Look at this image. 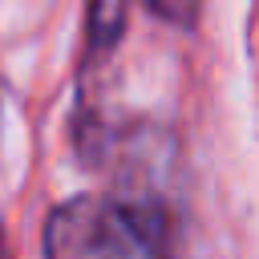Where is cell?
<instances>
[{
  "instance_id": "1",
  "label": "cell",
  "mask_w": 259,
  "mask_h": 259,
  "mask_svg": "<svg viewBox=\"0 0 259 259\" xmlns=\"http://www.w3.org/2000/svg\"><path fill=\"white\" fill-rule=\"evenodd\" d=\"M170 251V219L158 202L134 194H77L45 219V255H162Z\"/></svg>"
},
{
  "instance_id": "2",
  "label": "cell",
  "mask_w": 259,
  "mask_h": 259,
  "mask_svg": "<svg viewBox=\"0 0 259 259\" xmlns=\"http://www.w3.org/2000/svg\"><path fill=\"white\" fill-rule=\"evenodd\" d=\"M125 24V0H93L89 4V57L117 45Z\"/></svg>"
},
{
  "instance_id": "3",
  "label": "cell",
  "mask_w": 259,
  "mask_h": 259,
  "mask_svg": "<svg viewBox=\"0 0 259 259\" xmlns=\"http://www.w3.org/2000/svg\"><path fill=\"white\" fill-rule=\"evenodd\" d=\"M146 8H150L158 20L174 24V28H194L202 0H146Z\"/></svg>"
}]
</instances>
